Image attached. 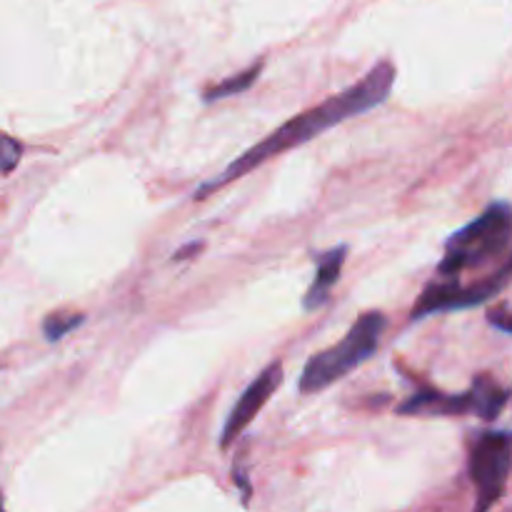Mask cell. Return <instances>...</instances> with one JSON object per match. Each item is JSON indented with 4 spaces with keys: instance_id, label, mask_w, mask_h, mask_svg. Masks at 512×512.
<instances>
[{
    "instance_id": "8fae6325",
    "label": "cell",
    "mask_w": 512,
    "mask_h": 512,
    "mask_svg": "<svg viewBox=\"0 0 512 512\" xmlns=\"http://www.w3.org/2000/svg\"><path fill=\"white\" fill-rule=\"evenodd\" d=\"M85 323L83 313H68V310H55L48 318L43 320V335L48 343H58L63 340L70 330H75L78 325Z\"/></svg>"
},
{
    "instance_id": "ba28073f",
    "label": "cell",
    "mask_w": 512,
    "mask_h": 512,
    "mask_svg": "<svg viewBox=\"0 0 512 512\" xmlns=\"http://www.w3.org/2000/svg\"><path fill=\"white\" fill-rule=\"evenodd\" d=\"M345 258H348V245H335V248L315 255V280L303 300L308 313L318 310L328 300L330 290H333V285L340 280V273H343Z\"/></svg>"
},
{
    "instance_id": "52a82bcc",
    "label": "cell",
    "mask_w": 512,
    "mask_h": 512,
    "mask_svg": "<svg viewBox=\"0 0 512 512\" xmlns=\"http://www.w3.org/2000/svg\"><path fill=\"white\" fill-rule=\"evenodd\" d=\"M398 415H410V418H440V415H473V395L460 393H440V390L423 388L410 395L405 403H400Z\"/></svg>"
},
{
    "instance_id": "9c48e42d",
    "label": "cell",
    "mask_w": 512,
    "mask_h": 512,
    "mask_svg": "<svg viewBox=\"0 0 512 512\" xmlns=\"http://www.w3.org/2000/svg\"><path fill=\"white\" fill-rule=\"evenodd\" d=\"M470 395H473V415L483 420H495L510 403L512 390L500 385L493 375L483 373L470 385Z\"/></svg>"
},
{
    "instance_id": "8992f818",
    "label": "cell",
    "mask_w": 512,
    "mask_h": 512,
    "mask_svg": "<svg viewBox=\"0 0 512 512\" xmlns=\"http://www.w3.org/2000/svg\"><path fill=\"white\" fill-rule=\"evenodd\" d=\"M280 383H283V365L273 363L245 388V393L240 395L238 403L230 410L223 430H220V448H230L233 440H238L240 435L245 433V428H248L255 420V415L268 405V400L273 398V393L278 390Z\"/></svg>"
},
{
    "instance_id": "30bf717a",
    "label": "cell",
    "mask_w": 512,
    "mask_h": 512,
    "mask_svg": "<svg viewBox=\"0 0 512 512\" xmlns=\"http://www.w3.org/2000/svg\"><path fill=\"white\" fill-rule=\"evenodd\" d=\"M263 60H260V63H255L253 68H248V70H243V73H238V75H233V78H228V80H223V83H218V85H213V88H208L205 90V103H215V100H223V98H230V95H238V93H245V90L250 88V85L255 83V80H258V75L263 73Z\"/></svg>"
},
{
    "instance_id": "277c9868",
    "label": "cell",
    "mask_w": 512,
    "mask_h": 512,
    "mask_svg": "<svg viewBox=\"0 0 512 512\" xmlns=\"http://www.w3.org/2000/svg\"><path fill=\"white\" fill-rule=\"evenodd\" d=\"M470 480L475 485V510H488L508 488L512 470V430H485L475 435L468 458Z\"/></svg>"
},
{
    "instance_id": "6da1fadb",
    "label": "cell",
    "mask_w": 512,
    "mask_h": 512,
    "mask_svg": "<svg viewBox=\"0 0 512 512\" xmlns=\"http://www.w3.org/2000/svg\"><path fill=\"white\" fill-rule=\"evenodd\" d=\"M395 85V65L393 63H378L363 80H358L355 85H350L343 93L333 95L325 103H320L318 108L308 110V113H300L295 118H290L288 123L280 125L278 130L268 135V138L260 140L258 145H253L250 150H245L238 160L228 165L220 175H215L208 183L198 185L195 190V198H205L213 190L223 188V185L233 183V180L243 178L250 170H255L258 165L268 163L270 158H278V155L288 153V150L298 148V145L310 143L313 138L323 135L325 130L335 128V125L345 123V120L355 118V115H363L368 110H373L375 105L385 103Z\"/></svg>"
},
{
    "instance_id": "4fadbf2b",
    "label": "cell",
    "mask_w": 512,
    "mask_h": 512,
    "mask_svg": "<svg viewBox=\"0 0 512 512\" xmlns=\"http://www.w3.org/2000/svg\"><path fill=\"white\" fill-rule=\"evenodd\" d=\"M488 323L493 325V328H498V330H503V333L512 335V308H508V305L493 308L488 313Z\"/></svg>"
},
{
    "instance_id": "7c38bea8",
    "label": "cell",
    "mask_w": 512,
    "mask_h": 512,
    "mask_svg": "<svg viewBox=\"0 0 512 512\" xmlns=\"http://www.w3.org/2000/svg\"><path fill=\"white\" fill-rule=\"evenodd\" d=\"M20 153H23V148H20L18 140H13L10 135H3V173L5 175L13 173L15 163L20 160Z\"/></svg>"
},
{
    "instance_id": "3957f363",
    "label": "cell",
    "mask_w": 512,
    "mask_h": 512,
    "mask_svg": "<svg viewBox=\"0 0 512 512\" xmlns=\"http://www.w3.org/2000/svg\"><path fill=\"white\" fill-rule=\"evenodd\" d=\"M512 238V205L493 203L480 218L455 230L445 243V258L438 265L440 278H460V273L485 268L505 253Z\"/></svg>"
},
{
    "instance_id": "5b68a950",
    "label": "cell",
    "mask_w": 512,
    "mask_h": 512,
    "mask_svg": "<svg viewBox=\"0 0 512 512\" xmlns=\"http://www.w3.org/2000/svg\"><path fill=\"white\" fill-rule=\"evenodd\" d=\"M512 280V255L508 263L490 278H483L480 283L463 285L460 278H445L438 283H430L428 288L420 293L418 303L413 305L410 320H423L435 313H448V310H465L475 308V305L488 303L490 298L500 293Z\"/></svg>"
},
{
    "instance_id": "7a4b0ae2",
    "label": "cell",
    "mask_w": 512,
    "mask_h": 512,
    "mask_svg": "<svg viewBox=\"0 0 512 512\" xmlns=\"http://www.w3.org/2000/svg\"><path fill=\"white\" fill-rule=\"evenodd\" d=\"M385 328H388V318L380 310H370V313L360 315L338 345L323 350V353H315L305 363L303 375L298 380L300 393H320V390L330 388L340 378L353 373L365 360L373 358L378 353Z\"/></svg>"
},
{
    "instance_id": "5bb4252c",
    "label": "cell",
    "mask_w": 512,
    "mask_h": 512,
    "mask_svg": "<svg viewBox=\"0 0 512 512\" xmlns=\"http://www.w3.org/2000/svg\"><path fill=\"white\" fill-rule=\"evenodd\" d=\"M233 478H235V483H238V488H243V495H245V500L250 498V483H248V478H245V468L243 465H240V458L235 460V465H233Z\"/></svg>"
}]
</instances>
